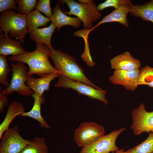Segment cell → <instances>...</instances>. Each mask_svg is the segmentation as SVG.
Segmentation results:
<instances>
[{"mask_svg":"<svg viewBox=\"0 0 153 153\" xmlns=\"http://www.w3.org/2000/svg\"><path fill=\"white\" fill-rule=\"evenodd\" d=\"M50 19L58 30L65 25H70L78 28L81 25L82 21L78 18L71 17L64 14L59 3H57L54 8L53 13Z\"/></svg>","mask_w":153,"mask_h":153,"instance_id":"cell-15","label":"cell"},{"mask_svg":"<svg viewBox=\"0 0 153 153\" xmlns=\"http://www.w3.org/2000/svg\"><path fill=\"white\" fill-rule=\"evenodd\" d=\"M130 5H123L115 9L109 14L103 17L94 28L103 23L113 22H118L126 27H128L127 16L129 12Z\"/></svg>","mask_w":153,"mask_h":153,"instance_id":"cell-19","label":"cell"},{"mask_svg":"<svg viewBox=\"0 0 153 153\" xmlns=\"http://www.w3.org/2000/svg\"><path fill=\"white\" fill-rule=\"evenodd\" d=\"M56 27L52 22L47 27L37 28L33 31L29 33V37L34 41L36 44H44L47 45L49 48L52 47L51 44L52 35Z\"/></svg>","mask_w":153,"mask_h":153,"instance_id":"cell-18","label":"cell"},{"mask_svg":"<svg viewBox=\"0 0 153 153\" xmlns=\"http://www.w3.org/2000/svg\"><path fill=\"white\" fill-rule=\"evenodd\" d=\"M60 75L58 73H52L39 78L29 77L26 80V83L35 93L39 96H42L45 91L49 90L50 82Z\"/></svg>","mask_w":153,"mask_h":153,"instance_id":"cell-13","label":"cell"},{"mask_svg":"<svg viewBox=\"0 0 153 153\" xmlns=\"http://www.w3.org/2000/svg\"><path fill=\"white\" fill-rule=\"evenodd\" d=\"M105 133L104 128L100 125L84 122L75 130L74 139L77 145L82 148L92 143Z\"/></svg>","mask_w":153,"mask_h":153,"instance_id":"cell-7","label":"cell"},{"mask_svg":"<svg viewBox=\"0 0 153 153\" xmlns=\"http://www.w3.org/2000/svg\"><path fill=\"white\" fill-rule=\"evenodd\" d=\"M58 1L62 5L66 3L70 10L65 13L68 15L76 16L83 24V28L85 30H92L93 29V22L97 21L101 17V14L94 3L85 5L77 3L73 0H61Z\"/></svg>","mask_w":153,"mask_h":153,"instance_id":"cell-4","label":"cell"},{"mask_svg":"<svg viewBox=\"0 0 153 153\" xmlns=\"http://www.w3.org/2000/svg\"><path fill=\"white\" fill-rule=\"evenodd\" d=\"M127 153H152L153 152V132H150L147 139L134 147L128 149Z\"/></svg>","mask_w":153,"mask_h":153,"instance_id":"cell-23","label":"cell"},{"mask_svg":"<svg viewBox=\"0 0 153 153\" xmlns=\"http://www.w3.org/2000/svg\"><path fill=\"white\" fill-rule=\"evenodd\" d=\"M19 153H48L44 138H34Z\"/></svg>","mask_w":153,"mask_h":153,"instance_id":"cell-22","label":"cell"},{"mask_svg":"<svg viewBox=\"0 0 153 153\" xmlns=\"http://www.w3.org/2000/svg\"><path fill=\"white\" fill-rule=\"evenodd\" d=\"M50 54V49L47 45L37 44L36 49L33 52L26 51L20 55L9 57L8 59L11 62L21 61L26 63L29 67L27 72L28 77L34 74L41 77L52 73L61 75L60 73L50 64L49 59Z\"/></svg>","mask_w":153,"mask_h":153,"instance_id":"cell-1","label":"cell"},{"mask_svg":"<svg viewBox=\"0 0 153 153\" xmlns=\"http://www.w3.org/2000/svg\"><path fill=\"white\" fill-rule=\"evenodd\" d=\"M10 65L12 67L10 83L8 86L2 90L1 92L6 95H10L14 92H16L22 95H31L34 93L26 83L28 76L27 68L24 63L21 61L17 62L15 64L11 62Z\"/></svg>","mask_w":153,"mask_h":153,"instance_id":"cell-5","label":"cell"},{"mask_svg":"<svg viewBox=\"0 0 153 153\" xmlns=\"http://www.w3.org/2000/svg\"><path fill=\"white\" fill-rule=\"evenodd\" d=\"M36 9L43 13L47 17L50 19L52 16L50 0H39L37 3Z\"/></svg>","mask_w":153,"mask_h":153,"instance_id":"cell-28","label":"cell"},{"mask_svg":"<svg viewBox=\"0 0 153 153\" xmlns=\"http://www.w3.org/2000/svg\"><path fill=\"white\" fill-rule=\"evenodd\" d=\"M31 96L34 99V102L32 109L29 112H24L20 116L33 118L38 122L42 127L46 129H49L50 126L47 124L41 114V105L44 104L45 101L44 95L39 96L34 93Z\"/></svg>","mask_w":153,"mask_h":153,"instance_id":"cell-17","label":"cell"},{"mask_svg":"<svg viewBox=\"0 0 153 153\" xmlns=\"http://www.w3.org/2000/svg\"><path fill=\"white\" fill-rule=\"evenodd\" d=\"M110 63L111 68L114 70L131 71L139 69L141 66L140 61L127 51L112 58Z\"/></svg>","mask_w":153,"mask_h":153,"instance_id":"cell-12","label":"cell"},{"mask_svg":"<svg viewBox=\"0 0 153 153\" xmlns=\"http://www.w3.org/2000/svg\"><path fill=\"white\" fill-rule=\"evenodd\" d=\"M111 153H127V151H124V149H121L120 150H118L117 151L114 152H112Z\"/></svg>","mask_w":153,"mask_h":153,"instance_id":"cell-32","label":"cell"},{"mask_svg":"<svg viewBox=\"0 0 153 153\" xmlns=\"http://www.w3.org/2000/svg\"><path fill=\"white\" fill-rule=\"evenodd\" d=\"M27 15L14 12L12 9L5 10L0 16V33L3 32L5 36H10L19 41L22 44L24 38L29 33L27 27Z\"/></svg>","mask_w":153,"mask_h":153,"instance_id":"cell-3","label":"cell"},{"mask_svg":"<svg viewBox=\"0 0 153 153\" xmlns=\"http://www.w3.org/2000/svg\"><path fill=\"white\" fill-rule=\"evenodd\" d=\"M132 124L131 129L135 135L143 133L153 132V111H147L144 104L141 103L132 112Z\"/></svg>","mask_w":153,"mask_h":153,"instance_id":"cell-10","label":"cell"},{"mask_svg":"<svg viewBox=\"0 0 153 153\" xmlns=\"http://www.w3.org/2000/svg\"><path fill=\"white\" fill-rule=\"evenodd\" d=\"M50 21V18L43 16L35 9L27 15V27L29 33L39 27L46 26Z\"/></svg>","mask_w":153,"mask_h":153,"instance_id":"cell-21","label":"cell"},{"mask_svg":"<svg viewBox=\"0 0 153 153\" xmlns=\"http://www.w3.org/2000/svg\"><path fill=\"white\" fill-rule=\"evenodd\" d=\"M0 139V153H19L30 141L20 135L17 125L6 130Z\"/></svg>","mask_w":153,"mask_h":153,"instance_id":"cell-9","label":"cell"},{"mask_svg":"<svg viewBox=\"0 0 153 153\" xmlns=\"http://www.w3.org/2000/svg\"><path fill=\"white\" fill-rule=\"evenodd\" d=\"M11 70L7 63V56L0 55V83L7 87L9 85L7 79V76L8 73Z\"/></svg>","mask_w":153,"mask_h":153,"instance_id":"cell-26","label":"cell"},{"mask_svg":"<svg viewBox=\"0 0 153 153\" xmlns=\"http://www.w3.org/2000/svg\"><path fill=\"white\" fill-rule=\"evenodd\" d=\"M8 99L6 95L0 92V112H2L5 106H8Z\"/></svg>","mask_w":153,"mask_h":153,"instance_id":"cell-30","label":"cell"},{"mask_svg":"<svg viewBox=\"0 0 153 153\" xmlns=\"http://www.w3.org/2000/svg\"><path fill=\"white\" fill-rule=\"evenodd\" d=\"M55 87L71 88L77 91L79 95H85L90 98L99 100L106 105L108 102L105 97L107 90L98 89L81 82L70 79L63 75L59 76Z\"/></svg>","mask_w":153,"mask_h":153,"instance_id":"cell-6","label":"cell"},{"mask_svg":"<svg viewBox=\"0 0 153 153\" xmlns=\"http://www.w3.org/2000/svg\"><path fill=\"white\" fill-rule=\"evenodd\" d=\"M138 84L139 86L147 85L153 88V67L146 65L141 68Z\"/></svg>","mask_w":153,"mask_h":153,"instance_id":"cell-24","label":"cell"},{"mask_svg":"<svg viewBox=\"0 0 153 153\" xmlns=\"http://www.w3.org/2000/svg\"><path fill=\"white\" fill-rule=\"evenodd\" d=\"M126 129L122 128L103 135L92 143L82 148L79 153H110L119 150L116 144L118 135Z\"/></svg>","mask_w":153,"mask_h":153,"instance_id":"cell-8","label":"cell"},{"mask_svg":"<svg viewBox=\"0 0 153 153\" xmlns=\"http://www.w3.org/2000/svg\"><path fill=\"white\" fill-rule=\"evenodd\" d=\"M131 4V1L129 0H107L99 4L97 6V8L99 11L102 10L106 8L110 7L116 9L122 5H130Z\"/></svg>","mask_w":153,"mask_h":153,"instance_id":"cell-27","label":"cell"},{"mask_svg":"<svg viewBox=\"0 0 153 153\" xmlns=\"http://www.w3.org/2000/svg\"><path fill=\"white\" fill-rule=\"evenodd\" d=\"M131 15L134 17H139L142 20L150 21L153 24V0L144 5L131 4L129 5Z\"/></svg>","mask_w":153,"mask_h":153,"instance_id":"cell-20","label":"cell"},{"mask_svg":"<svg viewBox=\"0 0 153 153\" xmlns=\"http://www.w3.org/2000/svg\"><path fill=\"white\" fill-rule=\"evenodd\" d=\"M80 3L85 5L92 4L94 3V1L92 0H78Z\"/></svg>","mask_w":153,"mask_h":153,"instance_id":"cell-31","label":"cell"},{"mask_svg":"<svg viewBox=\"0 0 153 153\" xmlns=\"http://www.w3.org/2000/svg\"><path fill=\"white\" fill-rule=\"evenodd\" d=\"M49 49L50 57L54 63L55 68L60 73L61 75L81 82L96 89H101L86 77L83 69L74 57L61 50H56L52 47Z\"/></svg>","mask_w":153,"mask_h":153,"instance_id":"cell-2","label":"cell"},{"mask_svg":"<svg viewBox=\"0 0 153 153\" xmlns=\"http://www.w3.org/2000/svg\"><path fill=\"white\" fill-rule=\"evenodd\" d=\"M152 153H153V152H152Z\"/></svg>","mask_w":153,"mask_h":153,"instance_id":"cell-33","label":"cell"},{"mask_svg":"<svg viewBox=\"0 0 153 153\" xmlns=\"http://www.w3.org/2000/svg\"><path fill=\"white\" fill-rule=\"evenodd\" d=\"M17 10L18 13L27 15L36 8L37 1L36 0H17Z\"/></svg>","mask_w":153,"mask_h":153,"instance_id":"cell-25","label":"cell"},{"mask_svg":"<svg viewBox=\"0 0 153 153\" xmlns=\"http://www.w3.org/2000/svg\"><path fill=\"white\" fill-rule=\"evenodd\" d=\"M25 111L23 104L19 102L14 101L8 105L5 116L0 125V139L5 132L9 128L13 120L17 116L20 115L25 112Z\"/></svg>","mask_w":153,"mask_h":153,"instance_id":"cell-16","label":"cell"},{"mask_svg":"<svg viewBox=\"0 0 153 153\" xmlns=\"http://www.w3.org/2000/svg\"><path fill=\"white\" fill-rule=\"evenodd\" d=\"M140 72L139 69L131 71L114 70L109 80L113 84L123 86L126 90L134 92L139 86Z\"/></svg>","mask_w":153,"mask_h":153,"instance_id":"cell-11","label":"cell"},{"mask_svg":"<svg viewBox=\"0 0 153 153\" xmlns=\"http://www.w3.org/2000/svg\"><path fill=\"white\" fill-rule=\"evenodd\" d=\"M0 55L7 56H16L25 53V51L18 41L6 37L4 34L0 33Z\"/></svg>","mask_w":153,"mask_h":153,"instance_id":"cell-14","label":"cell"},{"mask_svg":"<svg viewBox=\"0 0 153 153\" xmlns=\"http://www.w3.org/2000/svg\"><path fill=\"white\" fill-rule=\"evenodd\" d=\"M16 2L14 0H0V12L9 9L17 10Z\"/></svg>","mask_w":153,"mask_h":153,"instance_id":"cell-29","label":"cell"}]
</instances>
